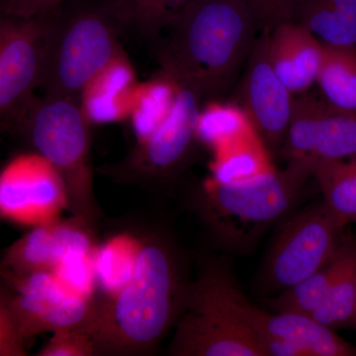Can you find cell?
Here are the masks:
<instances>
[{
	"label": "cell",
	"instance_id": "24",
	"mask_svg": "<svg viewBox=\"0 0 356 356\" xmlns=\"http://www.w3.org/2000/svg\"><path fill=\"white\" fill-rule=\"evenodd\" d=\"M252 13L262 31H271L275 26L295 20L306 0H241Z\"/></svg>",
	"mask_w": 356,
	"mask_h": 356
},
{
	"label": "cell",
	"instance_id": "15",
	"mask_svg": "<svg viewBox=\"0 0 356 356\" xmlns=\"http://www.w3.org/2000/svg\"><path fill=\"white\" fill-rule=\"evenodd\" d=\"M323 53V44L297 21L280 23L268 32L269 62L293 95L305 93L317 83Z\"/></svg>",
	"mask_w": 356,
	"mask_h": 356
},
{
	"label": "cell",
	"instance_id": "3",
	"mask_svg": "<svg viewBox=\"0 0 356 356\" xmlns=\"http://www.w3.org/2000/svg\"><path fill=\"white\" fill-rule=\"evenodd\" d=\"M43 16L42 95L83 100L110 69L126 31L115 0H62Z\"/></svg>",
	"mask_w": 356,
	"mask_h": 356
},
{
	"label": "cell",
	"instance_id": "14",
	"mask_svg": "<svg viewBox=\"0 0 356 356\" xmlns=\"http://www.w3.org/2000/svg\"><path fill=\"white\" fill-rule=\"evenodd\" d=\"M238 306L257 339L261 337L285 339L301 348L307 356H356L355 346L311 316L261 310L248 302L241 290Z\"/></svg>",
	"mask_w": 356,
	"mask_h": 356
},
{
	"label": "cell",
	"instance_id": "22",
	"mask_svg": "<svg viewBox=\"0 0 356 356\" xmlns=\"http://www.w3.org/2000/svg\"><path fill=\"white\" fill-rule=\"evenodd\" d=\"M252 125L247 115L235 104L213 102L199 119V136L212 140L215 145L232 139Z\"/></svg>",
	"mask_w": 356,
	"mask_h": 356
},
{
	"label": "cell",
	"instance_id": "20",
	"mask_svg": "<svg viewBox=\"0 0 356 356\" xmlns=\"http://www.w3.org/2000/svg\"><path fill=\"white\" fill-rule=\"evenodd\" d=\"M341 245V243H339ZM341 264L339 245L331 259L306 280L300 281L273 298L266 300L267 306L275 313L313 315L324 301Z\"/></svg>",
	"mask_w": 356,
	"mask_h": 356
},
{
	"label": "cell",
	"instance_id": "12",
	"mask_svg": "<svg viewBox=\"0 0 356 356\" xmlns=\"http://www.w3.org/2000/svg\"><path fill=\"white\" fill-rule=\"evenodd\" d=\"M268 32L259 33L248 55L238 86V106L264 147L280 153L291 119L294 95L281 83L269 62Z\"/></svg>",
	"mask_w": 356,
	"mask_h": 356
},
{
	"label": "cell",
	"instance_id": "19",
	"mask_svg": "<svg viewBox=\"0 0 356 356\" xmlns=\"http://www.w3.org/2000/svg\"><path fill=\"white\" fill-rule=\"evenodd\" d=\"M313 177L330 210L346 224H356V154L321 161Z\"/></svg>",
	"mask_w": 356,
	"mask_h": 356
},
{
	"label": "cell",
	"instance_id": "1",
	"mask_svg": "<svg viewBox=\"0 0 356 356\" xmlns=\"http://www.w3.org/2000/svg\"><path fill=\"white\" fill-rule=\"evenodd\" d=\"M188 283L172 241L159 232L143 236L127 280L108 296L91 297L95 356L154 353L177 322Z\"/></svg>",
	"mask_w": 356,
	"mask_h": 356
},
{
	"label": "cell",
	"instance_id": "7",
	"mask_svg": "<svg viewBox=\"0 0 356 356\" xmlns=\"http://www.w3.org/2000/svg\"><path fill=\"white\" fill-rule=\"evenodd\" d=\"M203 102L194 91L177 86L163 118L140 136L123 159L96 170L117 184L149 191L173 184L191 163L200 140L198 127Z\"/></svg>",
	"mask_w": 356,
	"mask_h": 356
},
{
	"label": "cell",
	"instance_id": "8",
	"mask_svg": "<svg viewBox=\"0 0 356 356\" xmlns=\"http://www.w3.org/2000/svg\"><path fill=\"white\" fill-rule=\"evenodd\" d=\"M348 226L325 202L290 217L274 238L262 267L264 291L278 294L324 266Z\"/></svg>",
	"mask_w": 356,
	"mask_h": 356
},
{
	"label": "cell",
	"instance_id": "17",
	"mask_svg": "<svg viewBox=\"0 0 356 356\" xmlns=\"http://www.w3.org/2000/svg\"><path fill=\"white\" fill-rule=\"evenodd\" d=\"M341 264L331 288L312 317L332 330L353 325L356 314V236L343 234Z\"/></svg>",
	"mask_w": 356,
	"mask_h": 356
},
{
	"label": "cell",
	"instance_id": "26",
	"mask_svg": "<svg viewBox=\"0 0 356 356\" xmlns=\"http://www.w3.org/2000/svg\"><path fill=\"white\" fill-rule=\"evenodd\" d=\"M62 0H0V10L13 15L33 17L42 15Z\"/></svg>",
	"mask_w": 356,
	"mask_h": 356
},
{
	"label": "cell",
	"instance_id": "5",
	"mask_svg": "<svg viewBox=\"0 0 356 356\" xmlns=\"http://www.w3.org/2000/svg\"><path fill=\"white\" fill-rule=\"evenodd\" d=\"M13 139L58 175L72 216L95 229L100 218L91 163L89 119L76 98L35 96Z\"/></svg>",
	"mask_w": 356,
	"mask_h": 356
},
{
	"label": "cell",
	"instance_id": "16",
	"mask_svg": "<svg viewBox=\"0 0 356 356\" xmlns=\"http://www.w3.org/2000/svg\"><path fill=\"white\" fill-rule=\"evenodd\" d=\"M294 21L325 46L356 49V0H306Z\"/></svg>",
	"mask_w": 356,
	"mask_h": 356
},
{
	"label": "cell",
	"instance_id": "23",
	"mask_svg": "<svg viewBox=\"0 0 356 356\" xmlns=\"http://www.w3.org/2000/svg\"><path fill=\"white\" fill-rule=\"evenodd\" d=\"M13 288L0 276V356L27 355V343L22 337L13 310Z\"/></svg>",
	"mask_w": 356,
	"mask_h": 356
},
{
	"label": "cell",
	"instance_id": "27",
	"mask_svg": "<svg viewBox=\"0 0 356 356\" xmlns=\"http://www.w3.org/2000/svg\"><path fill=\"white\" fill-rule=\"evenodd\" d=\"M353 325H355V327H356V314H355V321H353Z\"/></svg>",
	"mask_w": 356,
	"mask_h": 356
},
{
	"label": "cell",
	"instance_id": "2",
	"mask_svg": "<svg viewBox=\"0 0 356 356\" xmlns=\"http://www.w3.org/2000/svg\"><path fill=\"white\" fill-rule=\"evenodd\" d=\"M261 32L241 0H189L151 44L163 79L214 99L235 81Z\"/></svg>",
	"mask_w": 356,
	"mask_h": 356
},
{
	"label": "cell",
	"instance_id": "9",
	"mask_svg": "<svg viewBox=\"0 0 356 356\" xmlns=\"http://www.w3.org/2000/svg\"><path fill=\"white\" fill-rule=\"evenodd\" d=\"M43 16L0 10V140L13 139L39 89Z\"/></svg>",
	"mask_w": 356,
	"mask_h": 356
},
{
	"label": "cell",
	"instance_id": "25",
	"mask_svg": "<svg viewBox=\"0 0 356 356\" xmlns=\"http://www.w3.org/2000/svg\"><path fill=\"white\" fill-rule=\"evenodd\" d=\"M37 355L95 356V343L88 330H64L53 332Z\"/></svg>",
	"mask_w": 356,
	"mask_h": 356
},
{
	"label": "cell",
	"instance_id": "10",
	"mask_svg": "<svg viewBox=\"0 0 356 356\" xmlns=\"http://www.w3.org/2000/svg\"><path fill=\"white\" fill-rule=\"evenodd\" d=\"M280 153L288 163L313 170L321 161L356 154V114L332 106L309 91L294 97Z\"/></svg>",
	"mask_w": 356,
	"mask_h": 356
},
{
	"label": "cell",
	"instance_id": "11",
	"mask_svg": "<svg viewBox=\"0 0 356 356\" xmlns=\"http://www.w3.org/2000/svg\"><path fill=\"white\" fill-rule=\"evenodd\" d=\"M0 276L13 288L14 318L26 341L46 332L88 330L92 298L67 289L55 273Z\"/></svg>",
	"mask_w": 356,
	"mask_h": 356
},
{
	"label": "cell",
	"instance_id": "4",
	"mask_svg": "<svg viewBox=\"0 0 356 356\" xmlns=\"http://www.w3.org/2000/svg\"><path fill=\"white\" fill-rule=\"evenodd\" d=\"M312 177L310 168L288 163L284 170L270 165L238 179L213 177L197 199L199 216L222 250L245 252L292 209Z\"/></svg>",
	"mask_w": 356,
	"mask_h": 356
},
{
	"label": "cell",
	"instance_id": "18",
	"mask_svg": "<svg viewBox=\"0 0 356 356\" xmlns=\"http://www.w3.org/2000/svg\"><path fill=\"white\" fill-rule=\"evenodd\" d=\"M323 46L317 77L321 95L336 108L356 114V49Z\"/></svg>",
	"mask_w": 356,
	"mask_h": 356
},
{
	"label": "cell",
	"instance_id": "6",
	"mask_svg": "<svg viewBox=\"0 0 356 356\" xmlns=\"http://www.w3.org/2000/svg\"><path fill=\"white\" fill-rule=\"evenodd\" d=\"M240 290L228 264L204 261L189 280L165 355L262 356L257 334L238 310Z\"/></svg>",
	"mask_w": 356,
	"mask_h": 356
},
{
	"label": "cell",
	"instance_id": "13",
	"mask_svg": "<svg viewBox=\"0 0 356 356\" xmlns=\"http://www.w3.org/2000/svg\"><path fill=\"white\" fill-rule=\"evenodd\" d=\"M95 229L79 218L51 222L30 229L4 250L0 274L21 276L51 271L90 252Z\"/></svg>",
	"mask_w": 356,
	"mask_h": 356
},
{
	"label": "cell",
	"instance_id": "21",
	"mask_svg": "<svg viewBox=\"0 0 356 356\" xmlns=\"http://www.w3.org/2000/svg\"><path fill=\"white\" fill-rule=\"evenodd\" d=\"M127 32L137 36L158 34L189 0H115Z\"/></svg>",
	"mask_w": 356,
	"mask_h": 356
}]
</instances>
